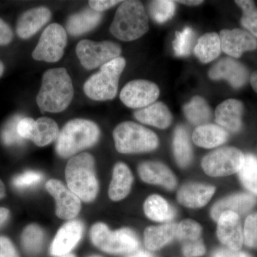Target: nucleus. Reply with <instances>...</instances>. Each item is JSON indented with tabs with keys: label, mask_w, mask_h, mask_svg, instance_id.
Instances as JSON below:
<instances>
[{
	"label": "nucleus",
	"mask_w": 257,
	"mask_h": 257,
	"mask_svg": "<svg viewBox=\"0 0 257 257\" xmlns=\"http://www.w3.org/2000/svg\"><path fill=\"white\" fill-rule=\"evenodd\" d=\"M74 87L67 69H49L42 77L37 103L42 112L58 113L68 107L73 99Z\"/></svg>",
	"instance_id": "f257e3e1"
},
{
	"label": "nucleus",
	"mask_w": 257,
	"mask_h": 257,
	"mask_svg": "<svg viewBox=\"0 0 257 257\" xmlns=\"http://www.w3.org/2000/svg\"><path fill=\"white\" fill-rule=\"evenodd\" d=\"M68 188L84 202L97 197L99 182L96 176L95 161L89 153H81L70 159L65 168Z\"/></svg>",
	"instance_id": "f03ea898"
},
{
	"label": "nucleus",
	"mask_w": 257,
	"mask_h": 257,
	"mask_svg": "<svg viewBox=\"0 0 257 257\" xmlns=\"http://www.w3.org/2000/svg\"><path fill=\"white\" fill-rule=\"evenodd\" d=\"M99 137V126L90 120H71L60 132L56 143V152L59 156L69 158L94 146Z\"/></svg>",
	"instance_id": "7ed1b4c3"
},
{
	"label": "nucleus",
	"mask_w": 257,
	"mask_h": 257,
	"mask_svg": "<svg viewBox=\"0 0 257 257\" xmlns=\"http://www.w3.org/2000/svg\"><path fill=\"white\" fill-rule=\"evenodd\" d=\"M109 30L121 41H134L143 37L149 30L148 16L143 3L136 0L122 2Z\"/></svg>",
	"instance_id": "20e7f679"
},
{
	"label": "nucleus",
	"mask_w": 257,
	"mask_h": 257,
	"mask_svg": "<svg viewBox=\"0 0 257 257\" xmlns=\"http://www.w3.org/2000/svg\"><path fill=\"white\" fill-rule=\"evenodd\" d=\"M113 138L116 150L121 154L152 152L159 145L156 134L133 121L118 124L113 132Z\"/></svg>",
	"instance_id": "39448f33"
},
{
	"label": "nucleus",
	"mask_w": 257,
	"mask_h": 257,
	"mask_svg": "<svg viewBox=\"0 0 257 257\" xmlns=\"http://www.w3.org/2000/svg\"><path fill=\"white\" fill-rule=\"evenodd\" d=\"M126 66V60L118 57L101 66L84 84V92L93 100L106 101L114 99L117 94L120 76Z\"/></svg>",
	"instance_id": "423d86ee"
},
{
	"label": "nucleus",
	"mask_w": 257,
	"mask_h": 257,
	"mask_svg": "<svg viewBox=\"0 0 257 257\" xmlns=\"http://www.w3.org/2000/svg\"><path fill=\"white\" fill-rule=\"evenodd\" d=\"M90 239L96 247L109 253L134 252L139 246L138 237L133 230L123 228L112 231L101 222L93 225Z\"/></svg>",
	"instance_id": "0eeeda50"
},
{
	"label": "nucleus",
	"mask_w": 257,
	"mask_h": 257,
	"mask_svg": "<svg viewBox=\"0 0 257 257\" xmlns=\"http://www.w3.org/2000/svg\"><path fill=\"white\" fill-rule=\"evenodd\" d=\"M76 53L83 67L92 70L119 57L121 49L113 42H94L83 40L77 44Z\"/></svg>",
	"instance_id": "6e6552de"
},
{
	"label": "nucleus",
	"mask_w": 257,
	"mask_h": 257,
	"mask_svg": "<svg viewBox=\"0 0 257 257\" xmlns=\"http://www.w3.org/2000/svg\"><path fill=\"white\" fill-rule=\"evenodd\" d=\"M244 155L235 147H223L204 157L202 167L211 177H219L239 172L242 167Z\"/></svg>",
	"instance_id": "1a4fd4ad"
},
{
	"label": "nucleus",
	"mask_w": 257,
	"mask_h": 257,
	"mask_svg": "<svg viewBox=\"0 0 257 257\" xmlns=\"http://www.w3.org/2000/svg\"><path fill=\"white\" fill-rule=\"evenodd\" d=\"M67 32L57 23L49 25L42 34L32 57L37 61L57 62L62 59L67 45Z\"/></svg>",
	"instance_id": "9d476101"
},
{
	"label": "nucleus",
	"mask_w": 257,
	"mask_h": 257,
	"mask_svg": "<svg viewBox=\"0 0 257 257\" xmlns=\"http://www.w3.org/2000/svg\"><path fill=\"white\" fill-rule=\"evenodd\" d=\"M160 89L155 83L136 79L128 82L121 89L120 99L124 105L133 109H143L158 99Z\"/></svg>",
	"instance_id": "9b49d317"
},
{
	"label": "nucleus",
	"mask_w": 257,
	"mask_h": 257,
	"mask_svg": "<svg viewBox=\"0 0 257 257\" xmlns=\"http://www.w3.org/2000/svg\"><path fill=\"white\" fill-rule=\"evenodd\" d=\"M56 202V215L64 220H72L80 212L81 199L60 180L52 179L45 185Z\"/></svg>",
	"instance_id": "f8f14e48"
},
{
	"label": "nucleus",
	"mask_w": 257,
	"mask_h": 257,
	"mask_svg": "<svg viewBox=\"0 0 257 257\" xmlns=\"http://www.w3.org/2000/svg\"><path fill=\"white\" fill-rule=\"evenodd\" d=\"M209 77L213 80L225 79L234 89H239L247 82L248 72L239 61L231 57H224L211 67Z\"/></svg>",
	"instance_id": "ddd939ff"
},
{
	"label": "nucleus",
	"mask_w": 257,
	"mask_h": 257,
	"mask_svg": "<svg viewBox=\"0 0 257 257\" xmlns=\"http://www.w3.org/2000/svg\"><path fill=\"white\" fill-rule=\"evenodd\" d=\"M219 36L221 50L233 58H240L244 52L257 49L256 38L241 29L221 30Z\"/></svg>",
	"instance_id": "4468645a"
},
{
	"label": "nucleus",
	"mask_w": 257,
	"mask_h": 257,
	"mask_svg": "<svg viewBox=\"0 0 257 257\" xmlns=\"http://www.w3.org/2000/svg\"><path fill=\"white\" fill-rule=\"evenodd\" d=\"M218 239L230 249L239 251L242 247L243 235L239 215L225 211L217 220Z\"/></svg>",
	"instance_id": "2eb2a0df"
},
{
	"label": "nucleus",
	"mask_w": 257,
	"mask_h": 257,
	"mask_svg": "<svg viewBox=\"0 0 257 257\" xmlns=\"http://www.w3.org/2000/svg\"><path fill=\"white\" fill-rule=\"evenodd\" d=\"M83 231L84 226L79 220L67 221L62 225L51 245V254L61 256L69 253L80 241Z\"/></svg>",
	"instance_id": "dca6fc26"
},
{
	"label": "nucleus",
	"mask_w": 257,
	"mask_h": 257,
	"mask_svg": "<svg viewBox=\"0 0 257 257\" xmlns=\"http://www.w3.org/2000/svg\"><path fill=\"white\" fill-rule=\"evenodd\" d=\"M138 173L142 180L147 184H158L169 190H173L177 185L173 172L161 162H143L139 165Z\"/></svg>",
	"instance_id": "f3484780"
},
{
	"label": "nucleus",
	"mask_w": 257,
	"mask_h": 257,
	"mask_svg": "<svg viewBox=\"0 0 257 257\" xmlns=\"http://www.w3.org/2000/svg\"><path fill=\"white\" fill-rule=\"evenodd\" d=\"M243 105L237 99H226L217 106L215 110V121L225 130L237 133L242 126Z\"/></svg>",
	"instance_id": "a211bd4d"
},
{
	"label": "nucleus",
	"mask_w": 257,
	"mask_h": 257,
	"mask_svg": "<svg viewBox=\"0 0 257 257\" xmlns=\"http://www.w3.org/2000/svg\"><path fill=\"white\" fill-rule=\"evenodd\" d=\"M215 188L213 186L199 183H188L182 186L177 193V200L186 207H204L214 195Z\"/></svg>",
	"instance_id": "6ab92c4d"
},
{
	"label": "nucleus",
	"mask_w": 257,
	"mask_h": 257,
	"mask_svg": "<svg viewBox=\"0 0 257 257\" xmlns=\"http://www.w3.org/2000/svg\"><path fill=\"white\" fill-rule=\"evenodd\" d=\"M51 17L50 10L44 7L28 10L19 19L17 25L18 36L22 39L30 38L48 23Z\"/></svg>",
	"instance_id": "aec40b11"
},
{
	"label": "nucleus",
	"mask_w": 257,
	"mask_h": 257,
	"mask_svg": "<svg viewBox=\"0 0 257 257\" xmlns=\"http://www.w3.org/2000/svg\"><path fill=\"white\" fill-rule=\"evenodd\" d=\"M255 204L256 200L249 194H233L216 202L211 208V216L213 219L217 221L219 216L225 211H232L239 215L247 212Z\"/></svg>",
	"instance_id": "412c9836"
},
{
	"label": "nucleus",
	"mask_w": 257,
	"mask_h": 257,
	"mask_svg": "<svg viewBox=\"0 0 257 257\" xmlns=\"http://www.w3.org/2000/svg\"><path fill=\"white\" fill-rule=\"evenodd\" d=\"M135 116L140 122L159 128L169 127L172 121L170 109L161 101L135 111Z\"/></svg>",
	"instance_id": "4be33fe9"
},
{
	"label": "nucleus",
	"mask_w": 257,
	"mask_h": 257,
	"mask_svg": "<svg viewBox=\"0 0 257 257\" xmlns=\"http://www.w3.org/2000/svg\"><path fill=\"white\" fill-rule=\"evenodd\" d=\"M133 183V176L130 168L118 162L113 169L112 179L109 187V197L114 202L121 200L128 195Z\"/></svg>",
	"instance_id": "5701e85b"
},
{
	"label": "nucleus",
	"mask_w": 257,
	"mask_h": 257,
	"mask_svg": "<svg viewBox=\"0 0 257 257\" xmlns=\"http://www.w3.org/2000/svg\"><path fill=\"white\" fill-rule=\"evenodd\" d=\"M226 130L219 125L206 124L198 126L192 135V140L197 146L205 149L214 148L226 143Z\"/></svg>",
	"instance_id": "b1692460"
},
{
	"label": "nucleus",
	"mask_w": 257,
	"mask_h": 257,
	"mask_svg": "<svg viewBox=\"0 0 257 257\" xmlns=\"http://www.w3.org/2000/svg\"><path fill=\"white\" fill-rule=\"evenodd\" d=\"M102 14L92 9L82 10L69 17L67 20V31L72 36H79L91 31L100 23Z\"/></svg>",
	"instance_id": "393cba45"
},
{
	"label": "nucleus",
	"mask_w": 257,
	"mask_h": 257,
	"mask_svg": "<svg viewBox=\"0 0 257 257\" xmlns=\"http://www.w3.org/2000/svg\"><path fill=\"white\" fill-rule=\"evenodd\" d=\"M177 226L175 223H167L147 227L144 233L145 246L152 251L160 249L176 237Z\"/></svg>",
	"instance_id": "a878e982"
},
{
	"label": "nucleus",
	"mask_w": 257,
	"mask_h": 257,
	"mask_svg": "<svg viewBox=\"0 0 257 257\" xmlns=\"http://www.w3.org/2000/svg\"><path fill=\"white\" fill-rule=\"evenodd\" d=\"M221 52L220 38L215 32L204 34L194 47V55L202 63L216 60Z\"/></svg>",
	"instance_id": "bb28decb"
},
{
	"label": "nucleus",
	"mask_w": 257,
	"mask_h": 257,
	"mask_svg": "<svg viewBox=\"0 0 257 257\" xmlns=\"http://www.w3.org/2000/svg\"><path fill=\"white\" fill-rule=\"evenodd\" d=\"M144 211L149 219L155 221H169L175 216V210L160 196L154 194L146 199Z\"/></svg>",
	"instance_id": "cd10ccee"
},
{
	"label": "nucleus",
	"mask_w": 257,
	"mask_h": 257,
	"mask_svg": "<svg viewBox=\"0 0 257 257\" xmlns=\"http://www.w3.org/2000/svg\"><path fill=\"white\" fill-rule=\"evenodd\" d=\"M60 135L58 125L48 117L39 118L35 121L32 140L38 147H45L55 141Z\"/></svg>",
	"instance_id": "c85d7f7f"
},
{
	"label": "nucleus",
	"mask_w": 257,
	"mask_h": 257,
	"mask_svg": "<svg viewBox=\"0 0 257 257\" xmlns=\"http://www.w3.org/2000/svg\"><path fill=\"white\" fill-rule=\"evenodd\" d=\"M174 155L179 167L185 168L192 160V149L187 130L182 126L176 128L173 141Z\"/></svg>",
	"instance_id": "c756f323"
},
{
	"label": "nucleus",
	"mask_w": 257,
	"mask_h": 257,
	"mask_svg": "<svg viewBox=\"0 0 257 257\" xmlns=\"http://www.w3.org/2000/svg\"><path fill=\"white\" fill-rule=\"evenodd\" d=\"M183 110L189 122L198 126L206 124L211 119L210 107L205 99L200 96H194L184 106Z\"/></svg>",
	"instance_id": "7c9ffc66"
},
{
	"label": "nucleus",
	"mask_w": 257,
	"mask_h": 257,
	"mask_svg": "<svg viewBox=\"0 0 257 257\" xmlns=\"http://www.w3.org/2000/svg\"><path fill=\"white\" fill-rule=\"evenodd\" d=\"M23 247L30 253H36L41 250L45 240V232L39 225H29L22 234Z\"/></svg>",
	"instance_id": "2f4dec72"
},
{
	"label": "nucleus",
	"mask_w": 257,
	"mask_h": 257,
	"mask_svg": "<svg viewBox=\"0 0 257 257\" xmlns=\"http://www.w3.org/2000/svg\"><path fill=\"white\" fill-rule=\"evenodd\" d=\"M239 178L249 192L257 195V159L252 155L244 156L242 167L239 171Z\"/></svg>",
	"instance_id": "473e14b6"
},
{
	"label": "nucleus",
	"mask_w": 257,
	"mask_h": 257,
	"mask_svg": "<svg viewBox=\"0 0 257 257\" xmlns=\"http://www.w3.org/2000/svg\"><path fill=\"white\" fill-rule=\"evenodd\" d=\"M195 32L192 28L186 27L182 31L175 33L172 47L177 57H186L190 55L195 40Z\"/></svg>",
	"instance_id": "72a5a7b5"
},
{
	"label": "nucleus",
	"mask_w": 257,
	"mask_h": 257,
	"mask_svg": "<svg viewBox=\"0 0 257 257\" xmlns=\"http://www.w3.org/2000/svg\"><path fill=\"white\" fill-rule=\"evenodd\" d=\"M150 15L157 23H165L171 20L175 15L176 5L170 0H157L152 1L149 5Z\"/></svg>",
	"instance_id": "f704fd0d"
},
{
	"label": "nucleus",
	"mask_w": 257,
	"mask_h": 257,
	"mask_svg": "<svg viewBox=\"0 0 257 257\" xmlns=\"http://www.w3.org/2000/svg\"><path fill=\"white\" fill-rule=\"evenodd\" d=\"M235 3L243 12L241 25L248 32L257 38V8L254 3L250 0H237Z\"/></svg>",
	"instance_id": "c9c22d12"
},
{
	"label": "nucleus",
	"mask_w": 257,
	"mask_h": 257,
	"mask_svg": "<svg viewBox=\"0 0 257 257\" xmlns=\"http://www.w3.org/2000/svg\"><path fill=\"white\" fill-rule=\"evenodd\" d=\"M201 234L202 226L200 224H198L197 221L186 219L177 226L176 237L184 244L202 239Z\"/></svg>",
	"instance_id": "e433bc0d"
},
{
	"label": "nucleus",
	"mask_w": 257,
	"mask_h": 257,
	"mask_svg": "<svg viewBox=\"0 0 257 257\" xmlns=\"http://www.w3.org/2000/svg\"><path fill=\"white\" fill-rule=\"evenodd\" d=\"M22 118L23 117L20 115H16L11 118L5 125L2 133V138H3V143L8 146L21 145L23 143L25 140L20 137L18 131V123Z\"/></svg>",
	"instance_id": "4c0bfd02"
},
{
	"label": "nucleus",
	"mask_w": 257,
	"mask_h": 257,
	"mask_svg": "<svg viewBox=\"0 0 257 257\" xmlns=\"http://www.w3.org/2000/svg\"><path fill=\"white\" fill-rule=\"evenodd\" d=\"M243 235L246 246L257 248V213H253L246 218Z\"/></svg>",
	"instance_id": "58836bf2"
},
{
	"label": "nucleus",
	"mask_w": 257,
	"mask_h": 257,
	"mask_svg": "<svg viewBox=\"0 0 257 257\" xmlns=\"http://www.w3.org/2000/svg\"><path fill=\"white\" fill-rule=\"evenodd\" d=\"M42 179V175L40 172L28 171L22 175L17 176L13 179V184L17 188H27L39 183L41 182Z\"/></svg>",
	"instance_id": "ea45409f"
},
{
	"label": "nucleus",
	"mask_w": 257,
	"mask_h": 257,
	"mask_svg": "<svg viewBox=\"0 0 257 257\" xmlns=\"http://www.w3.org/2000/svg\"><path fill=\"white\" fill-rule=\"evenodd\" d=\"M182 251L186 257H197L202 256L205 253V246L202 239L194 242L182 244Z\"/></svg>",
	"instance_id": "a19ab883"
},
{
	"label": "nucleus",
	"mask_w": 257,
	"mask_h": 257,
	"mask_svg": "<svg viewBox=\"0 0 257 257\" xmlns=\"http://www.w3.org/2000/svg\"><path fill=\"white\" fill-rule=\"evenodd\" d=\"M35 121L32 118L23 117L19 121L18 131L24 140H30L35 128Z\"/></svg>",
	"instance_id": "79ce46f5"
},
{
	"label": "nucleus",
	"mask_w": 257,
	"mask_h": 257,
	"mask_svg": "<svg viewBox=\"0 0 257 257\" xmlns=\"http://www.w3.org/2000/svg\"><path fill=\"white\" fill-rule=\"evenodd\" d=\"M0 257H19L14 244L5 236H0Z\"/></svg>",
	"instance_id": "37998d69"
},
{
	"label": "nucleus",
	"mask_w": 257,
	"mask_h": 257,
	"mask_svg": "<svg viewBox=\"0 0 257 257\" xmlns=\"http://www.w3.org/2000/svg\"><path fill=\"white\" fill-rule=\"evenodd\" d=\"M121 3H122L121 1H114V0H92L89 2V5L91 9L98 13H102L104 10L109 9Z\"/></svg>",
	"instance_id": "c03bdc74"
},
{
	"label": "nucleus",
	"mask_w": 257,
	"mask_h": 257,
	"mask_svg": "<svg viewBox=\"0 0 257 257\" xmlns=\"http://www.w3.org/2000/svg\"><path fill=\"white\" fill-rule=\"evenodd\" d=\"M13 33L11 28L0 19V45H6L13 40Z\"/></svg>",
	"instance_id": "a18cd8bd"
},
{
	"label": "nucleus",
	"mask_w": 257,
	"mask_h": 257,
	"mask_svg": "<svg viewBox=\"0 0 257 257\" xmlns=\"http://www.w3.org/2000/svg\"><path fill=\"white\" fill-rule=\"evenodd\" d=\"M212 257H251L243 251H235L229 248H222L216 250Z\"/></svg>",
	"instance_id": "49530a36"
},
{
	"label": "nucleus",
	"mask_w": 257,
	"mask_h": 257,
	"mask_svg": "<svg viewBox=\"0 0 257 257\" xmlns=\"http://www.w3.org/2000/svg\"><path fill=\"white\" fill-rule=\"evenodd\" d=\"M10 216V211L4 207H0V226L6 222Z\"/></svg>",
	"instance_id": "de8ad7c7"
},
{
	"label": "nucleus",
	"mask_w": 257,
	"mask_h": 257,
	"mask_svg": "<svg viewBox=\"0 0 257 257\" xmlns=\"http://www.w3.org/2000/svg\"><path fill=\"white\" fill-rule=\"evenodd\" d=\"M250 82H251L253 90L257 92V71H255L251 74V77H250Z\"/></svg>",
	"instance_id": "09e8293b"
},
{
	"label": "nucleus",
	"mask_w": 257,
	"mask_h": 257,
	"mask_svg": "<svg viewBox=\"0 0 257 257\" xmlns=\"http://www.w3.org/2000/svg\"><path fill=\"white\" fill-rule=\"evenodd\" d=\"M128 257H152V256L150 253L147 252V251L140 250V251L133 253V254L130 255V256Z\"/></svg>",
	"instance_id": "8fccbe9b"
},
{
	"label": "nucleus",
	"mask_w": 257,
	"mask_h": 257,
	"mask_svg": "<svg viewBox=\"0 0 257 257\" xmlns=\"http://www.w3.org/2000/svg\"><path fill=\"white\" fill-rule=\"evenodd\" d=\"M177 3H181V4L189 5V6H196V5L202 4L203 1L192 0V1H178Z\"/></svg>",
	"instance_id": "3c124183"
},
{
	"label": "nucleus",
	"mask_w": 257,
	"mask_h": 257,
	"mask_svg": "<svg viewBox=\"0 0 257 257\" xmlns=\"http://www.w3.org/2000/svg\"><path fill=\"white\" fill-rule=\"evenodd\" d=\"M5 196V187L3 182L0 179V199H3Z\"/></svg>",
	"instance_id": "603ef678"
},
{
	"label": "nucleus",
	"mask_w": 257,
	"mask_h": 257,
	"mask_svg": "<svg viewBox=\"0 0 257 257\" xmlns=\"http://www.w3.org/2000/svg\"><path fill=\"white\" fill-rule=\"evenodd\" d=\"M3 72H4V65L0 62V77L3 75Z\"/></svg>",
	"instance_id": "864d4df0"
},
{
	"label": "nucleus",
	"mask_w": 257,
	"mask_h": 257,
	"mask_svg": "<svg viewBox=\"0 0 257 257\" xmlns=\"http://www.w3.org/2000/svg\"><path fill=\"white\" fill-rule=\"evenodd\" d=\"M60 257H76L72 253H67V254L63 255V256H61Z\"/></svg>",
	"instance_id": "5fc2aeb1"
},
{
	"label": "nucleus",
	"mask_w": 257,
	"mask_h": 257,
	"mask_svg": "<svg viewBox=\"0 0 257 257\" xmlns=\"http://www.w3.org/2000/svg\"><path fill=\"white\" fill-rule=\"evenodd\" d=\"M89 257H101L100 256H97V255H93V256H91Z\"/></svg>",
	"instance_id": "6e6d98bb"
}]
</instances>
